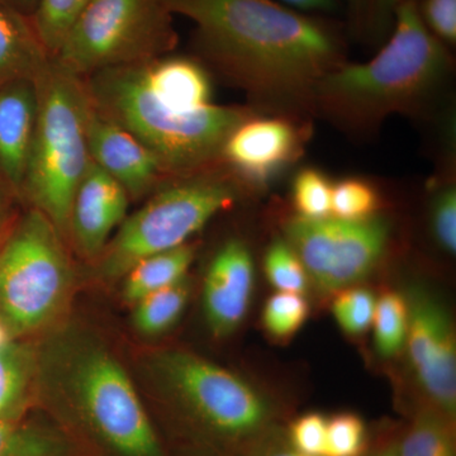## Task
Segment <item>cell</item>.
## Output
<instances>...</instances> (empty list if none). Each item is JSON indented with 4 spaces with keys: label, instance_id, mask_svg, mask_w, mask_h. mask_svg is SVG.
Returning a JSON list of instances; mask_svg holds the SVG:
<instances>
[{
    "label": "cell",
    "instance_id": "cell-26",
    "mask_svg": "<svg viewBox=\"0 0 456 456\" xmlns=\"http://www.w3.org/2000/svg\"><path fill=\"white\" fill-rule=\"evenodd\" d=\"M310 317V303L305 294L277 292L264 305L263 327L270 338L287 341L301 331Z\"/></svg>",
    "mask_w": 456,
    "mask_h": 456
},
{
    "label": "cell",
    "instance_id": "cell-24",
    "mask_svg": "<svg viewBox=\"0 0 456 456\" xmlns=\"http://www.w3.org/2000/svg\"><path fill=\"white\" fill-rule=\"evenodd\" d=\"M90 0H40L35 14L38 40L53 59Z\"/></svg>",
    "mask_w": 456,
    "mask_h": 456
},
{
    "label": "cell",
    "instance_id": "cell-9",
    "mask_svg": "<svg viewBox=\"0 0 456 456\" xmlns=\"http://www.w3.org/2000/svg\"><path fill=\"white\" fill-rule=\"evenodd\" d=\"M389 239V222L377 215L360 221L294 216L284 224V240L298 255L308 278L330 293L367 279L383 259Z\"/></svg>",
    "mask_w": 456,
    "mask_h": 456
},
{
    "label": "cell",
    "instance_id": "cell-16",
    "mask_svg": "<svg viewBox=\"0 0 456 456\" xmlns=\"http://www.w3.org/2000/svg\"><path fill=\"white\" fill-rule=\"evenodd\" d=\"M38 95L35 77H23L0 88V167L20 187L26 178Z\"/></svg>",
    "mask_w": 456,
    "mask_h": 456
},
{
    "label": "cell",
    "instance_id": "cell-20",
    "mask_svg": "<svg viewBox=\"0 0 456 456\" xmlns=\"http://www.w3.org/2000/svg\"><path fill=\"white\" fill-rule=\"evenodd\" d=\"M187 279L164 289L147 294L134 303V325L146 336L164 334L178 322L189 299Z\"/></svg>",
    "mask_w": 456,
    "mask_h": 456
},
{
    "label": "cell",
    "instance_id": "cell-39",
    "mask_svg": "<svg viewBox=\"0 0 456 456\" xmlns=\"http://www.w3.org/2000/svg\"><path fill=\"white\" fill-rule=\"evenodd\" d=\"M5 239L2 240V233H0V248H2L3 242H4Z\"/></svg>",
    "mask_w": 456,
    "mask_h": 456
},
{
    "label": "cell",
    "instance_id": "cell-23",
    "mask_svg": "<svg viewBox=\"0 0 456 456\" xmlns=\"http://www.w3.org/2000/svg\"><path fill=\"white\" fill-rule=\"evenodd\" d=\"M33 375L32 356L16 345L0 346V419L14 417Z\"/></svg>",
    "mask_w": 456,
    "mask_h": 456
},
{
    "label": "cell",
    "instance_id": "cell-29",
    "mask_svg": "<svg viewBox=\"0 0 456 456\" xmlns=\"http://www.w3.org/2000/svg\"><path fill=\"white\" fill-rule=\"evenodd\" d=\"M379 207V196L370 183L349 178L332 185L331 216L346 221L373 217Z\"/></svg>",
    "mask_w": 456,
    "mask_h": 456
},
{
    "label": "cell",
    "instance_id": "cell-34",
    "mask_svg": "<svg viewBox=\"0 0 456 456\" xmlns=\"http://www.w3.org/2000/svg\"><path fill=\"white\" fill-rule=\"evenodd\" d=\"M235 456H308L290 445L283 426H273L253 439L236 446Z\"/></svg>",
    "mask_w": 456,
    "mask_h": 456
},
{
    "label": "cell",
    "instance_id": "cell-32",
    "mask_svg": "<svg viewBox=\"0 0 456 456\" xmlns=\"http://www.w3.org/2000/svg\"><path fill=\"white\" fill-rule=\"evenodd\" d=\"M327 417L322 413L308 412L297 417L285 435L294 449L308 456H325Z\"/></svg>",
    "mask_w": 456,
    "mask_h": 456
},
{
    "label": "cell",
    "instance_id": "cell-22",
    "mask_svg": "<svg viewBox=\"0 0 456 456\" xmlns=\"http://www.w3.org/2000/svg\"><path fill=\"white\" fill-rule=\"evenodd\" d=\"M399 3L401 0H342L346 32L364 44H383L392 31Z\"/></svg>",
    "mask_w": 456,
    "mask_h": 456
},
{
    "label": "cell",
    "instance_id": "cell-4",
    "mask_svg": "<svg viewBox=\"0 0 456 456\" xmlns=\"http://www.w3.org/2000/svg\"><path fill=\"white\" fill-rule=\"evenodd\" d=\"M35 80L37 121L23 187L36 209L64 236L75 193L90 164L86 141L90 99L82 77L68 73L53 59Z\"/></svg>",
    "mask_w": 456,
    "mask_h": 456
},
{
    "label": "cell",
    "instance_id": "cell-21",
    "mask_svg": "<svg viewBox=\"0 0 456 456\" xmlns=\"http://www.w3.org/2000/svg\"><path fill=\"white\" fill-rule=\"evenodd\" d=\"M374 345L378 355L393 359L404 350L408 332L406 296L389 290L375 302L373 323Z\"/></svg>",
    "mask_w": 456,
    "mask_h": 456
},
{
    "label": "cell",
    "instance_id": "cell-35",
    "mask_svg": "<svg viewBox=\"0 0 456 456\" xmlns=\"http://www.w3.org/2000/svg\"><path fill=\"white\" fill-rule=\"evenodd\" d=\"M279 2L297 11L327 17L335 16L338 12L344 11L342 0H279Z\"/></svg>",
    "mask_w": 456,
    "mask_h": 456
},
{
    "label": "cell",
    "instance_id": "cell-2",
    "mask_svg": "<svg viewBox=\"0 0 456 456\" xmlns=\"http://www.w3.org/2000/svg\"><path fill=\"white\" fill-rule=\"evenodd\" d=\"M83 80L93 106L149 149L165 175L215 167L231 132L256 114L213 103L208 74L189 57L165 55Z\"/></svg>",
    "mask_w": 456,
    "mask_h": 456
},
{
    "label": "cell",
    "instance_id": "cell-28",
    "mask_svg": "<svg viewBox=\"0 0 456 456\" xmlns=\"http://www.w3.org/2000/svg\"><path fill=\"white\" fill-rule=\"evenodd\" d=\"M332 183L322 171L307 167L294 178L292 197L299 217L320 220L331 216Z\"/></svg>",
    "mask_w": 456,
    "mask_h": 456
},
{
    "label": "cell",
    "instance_id": "cell-33",
    "mask_svg": "<svg viewBox=\"0 0 456 456\" xmlns=\"http://www.w3.org/2000/svg\"><path fill=\"white\" fill-rule=\"evenodd\" d=\"M431 230L445 253H456V189L446 185L437 191L431 206Z\"/></svg>",
    "mask_w": 456,
    "mask_h": 456
},
{
    "label": "cell",
    "instance_id": "cell-6",
    "mask_svg": "<svg viewBox=\"0 0 456 456\" xmlns=\"http://www.w3.org/2000/svg\"><path fill=\"white\" fill-rule=\"evenodd\" d=\"M165 0H90L53 60L77 77L169 55L178 44Z\"/></svg>",
    "mask_w": 456,
    "mask_h": 456
},
{
    "label": "cell",
    "instance_id": "cell-38",
    "mask_svg": "<svg viewBox=\"0 0 456 456\" xmlns=\"http://www.w3.org/2000/svg\"><path fill=\"white\" fill-rule=\"evenodd\" d=\"M18 2H20L23 7L33 8L36 11V9H37L38 3H40V0H18Z\"/></svg>",
    "mask_w": 456,
    "mask_h": 456
},
{
    "label": "cell",
    "instance_id": "cell-7",
    "mask_svg": "<svg viewBox=\"0 0 456 456\" xmlns=\"http://www.w3.org/2000/svg\"><path fill=\"white\" fill-rule=\"evenodd\" d=\"M71 284L62 235L33 209L0 248V314L12 332L42 329L61 310Z\"/></svg>",
    "mask_w": 456,
    "mask_h": 456
},
{
    "label": "cell",
    "instance_id": "cell-27",
    "mask_svg": "<svg viewBox=\"0 0 456 456\" xmlns=\"http://www.w3.org/2000/svg\"><path fill=\"white\" fill-rule=\"evenodd\" d=\"M264 272L277 292L305 294L307 290V272L284 237L270 244L264 257Z\"/></svg>",
    "mask_w": 456,
    "mask_h": 456
},
{
    "label": "cell",
    "instance_id": "cell-8",
    "mask_svg": "<svg viewBox=\"0 0 456 456\" xmlns=\"http://www.w3.org/2000/svg\"><path fill=\"white\" fill-rule=\"evenodd\" d=\"M170 392L207 431L235 446L278 425L277 407L244 378L184 350L159 354Z\"/></svg>",
    "mask_w": 456,
    "mask_h": 456
},
{
    "label": "cell",
    "instance_id": "cell-31",
    "mask_svg": "<svg viewBox=\"0 0 456 456\" xmlns=\"http://www.w3.org/2000/svg\"><path fill=\"white\" fill-rule=\"evenodd\" d=\"M369 449L367 425L354 412L327 419L325 456H364Z\"/></svg>",
    "mask_w": 456,
    "mask_h": 456
},
{
    "label": "cell",
    "instance_id": "cell-17",
    "mask_svg": "<svg viewBox=\"0 0 456 456\" xmlns=\"http://www.w3.org/2000/svg\"><path fill=\"white\" fill-rule=\"evenodd\" d=\"M51 57L35 28L0 7V88L23 77H36Z\"/></svg>",
    "mask_w": 456,
    "mask_h": 456
},
{
    "label": "cell",
    "instance_id": "cell-14",
    "mask_svg": "<svg viewBox=\"0 0 456 456\" xmlns=\"http://www.w3.org/2000/svg\"><path fill=\"white\" fill-rule=\"evenodd\" d=\"M86 141L90 160L117 180L128 197L143 196L165 175L152 152L99 112L92 102L86 117Z\"/></svg>",
    "mask_w": 456,
    "mask_h": 456
},
{
    "label": "cell",
    "instance_id": "cell-15",
    "mask_svg": "<svg viewBox=\"0 0 456 456\" xmlns=\"http://www.w3.org/2000/svg\"><path fill=\"white\" fill-rule=\"evenodd\" d=\"M128 198L117 180L90 160L75 193L68 231L83 254L103 253L110 233L125 221Z\"/></svg>",
    "mask_w": 456,
    "mask_h": 456
},
{
    "label": "cell",
    "instance_id": "cell-25",
    "mask_svg": "<svg viewBox=\"0 0 456 456\" xmlns=\"http://www.w3.org/2000/svg\"><path fill=\"white\" fill-rule=\"evenodd\" d=\"M64 450V443L53 432L14 417L0 419V456H61Z\"/></svg>",
    "mask_w": 456,
    "mask_h": 456
},
{
    "label": "cell",
    "instance_id": "cell-18",
    "mask_svg": "<svg viewBox=\"0 0 456 456\" xmlns=\"http://www.w3.org/2000/svg\"><path fill=\"white\" fill-rule=\"evenodd\" d=\"M194 255V246L185 244L140 260L123 277V298L136 303L147 294L184 281Z\"/></svg>",
    "mask_w": 456,
    "mask_h": 456
},
{
    "label": "cell",
    "instance_id": "cell-13",
    "mask_svg": "<svg viewBox=\"0 0 456 456\" xmlns=\"http://www.w3.org/2000/svg\"><path fill=\"white\" fill-rule=\"evenodd\" d=\"M254 259L248 245L230 240L213 257L204 279L203 305L216 338L233 334L244 322L253 298Z\"/></svg>",
    "mask_w": 456,
    "mask_h": 456
},
{
    "label": "cell",
    "instance_id": "cell-11",
    "mask_svg": "<svg viewBox=\"0 0 456 456\" xmlns=\"http://www.w3.org/2000/svg\"><path fill=\"white\" fill-rule=\"evenodd\" d=\"M408 362L430 404L456 419V336L452 314L439 297L422 287L406 294Z\"/></svg>",
    "mask_w": 456,
    "mask_h": 456
},
{
    "label": "cell",
    "instance_id": "cell-19",
    "mask_svg": "<svg viewBox=\"0 0 456 456\" xmlns=\"http://www.w3.org/2000/svg\"><path fill=\"white\" fill-rule=\"evenodd\" d=\"M456 419L430 404L413 411L410 424L395 436L401 456H456Z\"/></svg>",
    "mask_w": 456,
    "mask_h": 456
},
{
    "label": "cell",
    "instance_id": "cell-10",
    "mask_svg": "<svg viewBox=\"0 0 456 456\" xmlns=\"http://www.w3.org/2000/svg\"><path fill=\"white\" fill-rule=\"evenodd\" d=\"M71 386L84 419L113 452L121 456H161L160 441L139 395L110 353H84Z\"/></svg>",
    "mask_w": 456,
    "mask_h": 456
},
{
    "label": "cell",
    "instance_id": "cell-37",
    "mask_svg": "<svg viewBox=\"0 0 456 456\" xmlns=\"http://www.w3.org/2000/svg\"><path fill=\"white\" fill-rule=\"evenodd\" d=\"M12 331L9 327L5 325L4 321H0V346L9 344L11 341Z\"/></svg>",
    "mask_w": 456,
    "mask_h": 456
},
{
    "label": "cell",
    "instance_id": "cell-5",
    "mask_svg": "<svg viewBox=\"0 0 456 456\" xmlns=\"http://www.w3.org/2000/svg\"><path fill=\"white\" fill-rule=\"evenodd\" d=\"M237 179L235 174L213 167L159 191L122 222L102 253L101 274L125 277L140 260L188 244L213 217L236 203Z\"/></svg>",
    "mask_w": 456,
    "mask_h": 456
},
{
    "label": "cell",
    "instance_id": "cell-30",
    "mask_svg": "<svg viewBox=\"0 0 456 456\" xmlns=\"http://www.w3.org/2000/svg\"><path fill=\"white\" fill-rule=\"evenodd\" d=\"M375 302L373 292L354 285L336 293L332 314L345 334L362 336L373 323Z\"/></svg>",
    "mask_w": 456,
    "mask_h": 456
},
{
    "label": "cell",
    "instance_id": "cell-12",
    "mask_svg": "<svg viewBox=\"0 0 456 456\" xmlns=\"http://www.w3.org/2000/svg\"><path fill=\"white\" fill-rule=\"evenodd\" d=\"M301 131L290 117L255 114L231 132L221 160L237 178L257 187L268 184L301 154Z\"/></svg>",
    "mask_w": 456,
    "mask_h": 456
},
{
    "label": "cell",
    "instance_id": "cell-3",
    "mask_svg": "<svg viewBox=\"0 0 456 456\" xmlns=\"http://www.w3.org/2000/svg\"><path fill=\"white\" fill-rule=\"evenodd\" d=\"M450 73L449 47L425 25L416 0H401L382 49L368 62H345L327 74L314 110L342 130L370 134L393 114L425 110Z\"/></svg>",
    "mask_w": 456,
    "mask_h": 456
},
{
    "label": "cell",
    "instance_id": "cell-1",
    "mask_svg": "<svg viewBox=\"0 0 456 456\" xmlns=\"http://www.w3.org/2000/svg\"><path fill=\"white\" fill-rule=\"evenodd\" d=\"M196 26L200 55L254 102L256 110L314 113L321 80L345 59L344 25L279 0H165Z\"/></svg>",
    "mask_w": 456,
    "mask_h": 456
},
{
    "label": "cell",
    "instance_id": "cell-36",
    "mask_svg": "<svg viewBox=\"0 0 456 456\" xmlns=\"http://www.w3.org/2000/svg\"><path fill=\"white\" fill-rule=\"evenodd\" d=\"M364 456H401L397 448V440L395 436L379 441L375 444L373 448H369Z\"/></svg>",
    "mask_w": 456,
    "mask_h": 456
}]
</instances>
